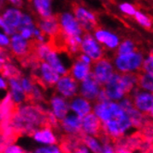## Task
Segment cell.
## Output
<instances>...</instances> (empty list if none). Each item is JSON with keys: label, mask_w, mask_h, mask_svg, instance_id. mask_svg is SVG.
Masks as SVG:
<instances>
[{"label": "cell", "mask_w": 153, "mask_h": 153, "mask_svg": "<svg viewBox=\"0 0 153 153\" xmlns=\"http://www.w3.org/2000/svg\"><path fill=\"white\" fill-rule=\"evenodd\" d=\"M10 124L18 134H33L36 130L49 124L48 111H44L42 108L37 105L18 107Z\"/></svg>", "instance_id": "6da1fadb"}, {"label": "cell", "mask_w": 153, "mask_h": 153, "mask_svg": "<svg viewBox=\"0 0 153 153\" xmlns=\"http://www.w3.org/2000/svg\"><path fill=\"white\" fill-rule=\"evenodd\" d=\"M35 71L33 80L43 87H52L56 85L60 78V74L47 61H41L33 67Z\"/></svg>", "instance_id": "7a4b0ae2"}, {"label": "cell", "mask_w": 153, "mask_h": 153, "mask_svg": "<svg viewBox=\"0 0 153 153\" xmlns=\"http://www.w3.org/2000/svg\"><path fill=\"white\" fill-rule=\"evenodd\" d=\"M143 62V55L136 51L117 55L114 59L115 67L121 73H133L134 71H137L142 67Z\"/></svg>", "instance_id": "3957f363"}, {"label": "cell", "mask_w": 153, "mask_h": 153, "mask_svg": "<svg viewBox=\"0 0 153 153\" xmlns=\"http://www.w3.org/2000/svg\"><path fill=\"white\" fill-rule=\"evenodd\" d=\"M104 89L111 100H121L130 94L123 75L114 73L111 79L105 84Z\"/></svg>", "instance_id": "277c9868"}, {"label": "cell", "mask_w": 153, "mask_h": 153, "mask_svg": "<svg viewBox=\"0 0 153 153\" xmlns=\"http://www.w3.org/2000/svg\"><path fill=\"white\" fill-rule=\"evenodd\" d=\"M22 15L23 14L17 8H8L4 12L0 20V25L6 34L12 36L16 33L21 24Z\"/></svg>", "instance_id": "5b68a950"}, {"label": "cell", "mask_w": 153, "mask_h": 153, "mask_svg": "<svg viewBox=\"0 0 153 153\" xmlns=\"http://www.w3.org/2000/svg\"><path fill=\"white\" fill-rule=\"evenodd\" d=\"M82 130L85 134H89L100 139L106 136L103 130L102 121L94 112H90L82 118Z\"/></svg>", "instance_id": "8992f818"}, {"label": "cell", "mask_w": 153, "mask_h": 153, "mask_svg": "<svg viewBox=\"0 0 153 153\" xmlns=\"http://www.w3.org/2000/svg\"><path fill=\"white\" fill-rule=\"evenodd\" d=\"M59 21L61 26L63 34L67 36H82L85 31L79 23L76 17L73 14L65 12L59 17Z\"/></svg>", "instance_id": "52a82bcc"}, {"label": "cell", "mask_w": 153, "mask_h": 153, "mask_svg": "<svg viewBox=\"0 0 153 153\" xmlns=\"http://www.w3.org/2000/svg\"><path fill=\"white\" fill-rule=\"evenodd\" d=\"M96 37L92 36L88 32L83 34V40L81 44V50L83 53L88 55L93 59V61H97L103 58L104 52L102 48L100 46V44Z\"/></svg>", "instance_id": "ba28073f"}, {"label": "cell", "mask_w": 153, "mask_h": 153, "mask_svg": "<svg viewBox=\"0 0 153 153\" xmlns=\"http://www.w3.org/2000/svg\"><path fill=\"white\" fill-rule=\"evenodd\" d=\"M102 85L98 82L94 74L91 71L83 82L80 86V94L82 97H85L90 101L97 100V96L100 94Z\"/></svg>", "instance_id": "9c48e42d"}, {"label": "cell", "mask_w": 153, "mask_h": 153, "mask_svg": "<svg viewBox=\"0 0 153 153\" xmlns=\"http://www.w3.org/2000/svg\"><path fill=\"white\" fill-rule=\"evenodd\" d=\"M12 54L19 59L23 60L32 53V41L25 39L21 33H15L10 40Z\"/></svg>", "instance_id": "30bf717a"}, {"label": "cell", "mask_w": 153, "mask_h": 153, "mask_svg": "<svg viewBox=\"0 0 153 153\" xmlns=\"http://www.w3.org/2000/svg\"><path fill=\"white\" fill-rule=\"evenodd\" d=\"M74 13L84 31H95L97 28V18L91 11L77 4H74Z\"/></svg>", "instance_id": "8fae6325"}, {"label": "cell", "mask_w": 153, "mask_h": 153, "mask_svg": "<svg viewBox=\"0 0 153 153\" xmlns=\"http://www.w3.org/2000/svg\"><path fill=\"white\" fill-rule=\"evenodd\" d=\"M78 81L70 74L61 75L56 85L57 91L66 98H71L76 96L78 91Z\"/></svg>", "instance_id": "7c38bea8"}, {"label": "cell", "mask_w": 153, "mask_h": 153, "mask_svg": "<svg viewBox=\"0 0 153 153\" xmlns=\"http://www.w3.org/2000/svg\"><path fill=\"white\" fill-rule=\"evenodd\" d=\"M93 74L102 85H105L113 75L114 71L111 61L107 59L102 58L101 59L94 62Z\"/></svg>", "instance_id": "4fadbf2b"}, {"label": "cell", "mask_w": 153, "mask_h": 153, "mask_svg": "<svg viewBox=\"0 0 153 153\" xmlns=\"http://www.w3.org/2000/svg\"><path fill=\"white\" fill-rule=\"evenodd\" d=\"M60 126L65 132L73 136H83L85 134L82 130V117L76 113L68 114L64 119L59 121Z\"/></svg>", "instance_id": "5bb4252c"}, {"label": "cell", "mask_w": 153, "mask_h": 153, "mask_svg": "<svg viewBox=\"0 0 153 153\" xmlns=\"http://www.w3.org/2000/svg\"><path fill=\"white\" fill-rule=\"evenodd\" d=\"M38 28L45 33L47 34L49 38H53L58 36L61 33V26L59 21V18L51 17L49 19H43L38 24Z\"/></svg>", "instance_id": "9a60e30c"}, {"label": "cell", "mask_w": 153, "mask_h": 153, "mask_svg": "<svg viewBox=\"0 0 153 153\" xmlns=\"http://www.w3.org/2000/svg\"><path fill=\"white\" fill-rule=\"evenodd\" d=\"M65 98L66 97L62 96H53L50 100L52 112L59 119V121L64 119L69 114V111L71 109L70 103L67 102Z\"/></svg>", "instance_id": "2e32d148"}, {"label": "cell", "mask_w": 153, "mask_h": 153, "mask_svg": "<svg viewBox=\"0 0 153 153\" xmlns=\"http://www.w3.org/2000/svg\"><path fill=\"white\" fill-rule=\"evenodd\" d=\"M134 105L144 114H148L153 109V94L149 92H137L134 94Z\"/></svg>", "instance_id": "e0dca14e"}, {"label": "cell", "mask_w": 153, "mask_h": 153, "mask_svg": "<svg viewBox=\"0 0 153 153\" xmlns=\"http://www.w3.org/2000/svg\"><path fill=\"white\" fill-rule=\"evenodd\" d=\"M95 37L100 44L104 45L109 49L117 48L120 45V40L117 35L100 28L95 30Z\"/></svg>", "instance_id": "ac0fdd59"}, {"label": "cell", "mask_w": 153, "mask_h": 153, "mask_svg": "<svg viewBox=\"0 0 153 153\" xmlns=\"http://www.w3.org/2000/svg\"><path fill=\"white\" fill-rule=\"evenodd\" d=\"M33 137L36 142L47 145H55L58 143L57 137L52 131V126L49 124L35 131L33 134Z\"/></svg>", "instance_id": "d6986e66"}, {"label": "cell", "mask_w": 153, "mask_h": 153, "mask_svg": "<svg viewBox=\"0 0 153 153\" xmlns=\"http://www.w3.org/2000/svg\"><path fill=\"white\" fill-rule=\"evenodd\" d=\"M71 110L80 117L85 116L92 111V107L90 104V100H86L84 97H76L70 102Z\"/></svg>", "instance_id": "ffe728a7"}, {"label": "cell", "mask_w": 153, "mask_h": 153, "mask_svg": "<svg viewBox=\"0 0 153 153\" xmlns=\"http://www.w3.org/2000/svg\"><path fill=\"white\" fill-rule=\"evenodd\" d=\"M91 65L85 63L82 60L78 59L75 61L69 71V74L76 79L78 82H83V81L91 74Z\"/></svg>", "instance_id": "44dd1931"}, {"label": "cell", "mask_w": 153, "mask_h": 153, "mask_svg": "<svg viewBox=\"0 0 153 153\" xmlns=\"http://www.w3.org/2000/svg\"><path fill=\"white\" fill-rule=\"evenodd\" d=\"M103 130L107 134V137H109L113 141L121 138L124 134L120 126V123L114 118L103 123Z\"/></svg>", "instance_id": "7402d4cb"}, {"label": "cell", "mask_w": 153, "mask_h": 153, "mask_svg": "<svg viewBox=\"0 0 153 153\" xmlns=\"http://www.w3.org/2000/svg\"><path fill=\"white\" fill-rule=\"evenodd\" d=\"M8 83H10V93L12 97V100L18 105L22 104L24 100H26V95L22 86L21 79L10 78L8 79Z\"/></svg>", "instance_id": "603a6c76"}, {"label": "cell", "mask_w": 153, "mask_h": 153, "mask_svg": "<svg viewBox=\"0 0 153 153\" xmlns=\"http://www.w3.org/2000/svg\"><path fill=\"white\" fill-rule=\"evenodd\" d=\"M45 61H47L48 63H49L60 75H65L69 74V71L66 69V67L63 64H62L59 57L58 56V51L54 48H52L50 52L48 54Z\"/></svg>", "instance_id": "cb8c5ba5"}, {"label": "cell", "mask_w": 153, "mask_h": 153, "mask_svg": "<svg viewBox=\"0 0 153 153\" xmlns=\"http://www.w3.org/2000/svg\"><path fill=\"white\" fill-rule=\"evenodd\" d=\"M94 113L100 118L102 123L112 119V113L110 107V101L97 102L94 107Z\"/></svg>", "instance_id": "d4e9b609"}, {"label": "cell", "mask_w": 153, "mask_h": 153, "mask_svg": "<svg viewBox=\"0 0 153 153\" xmlns=\"http://www.w3.org/2000/svg\"><path fill=\"white\" fill-rule=\"evenodd\" d=\"M33 6L42 19H49L53 17L50 0H33Z\"/></svg>", "instance_id": "484cf974"}, {"label": "cell", "mask_w": 153, "mask_h": 153, "mask_svg": "<svg viewBox=\"0 0 153 153\" xmlns=\"http://www.w3.org/2000/svg\"><path fill=\"white\" fill-rule=\"evenodd\" d=\"M1 73H2V76L7 79L10 78L22 79L21 71L10 63H6L5 62V64H1Z\"/></svg>", "instance_id": "4316f807"}, {"label": "cell", "mask_w": 153, "mask_h": 153, "mask_svg": "<svg viewBox=\"0 0 153 153\" xmlns=\"http://www.w3.org/2000/svg\"><path fill=\"white\" fill-rule=\"evenodd\" d=\"M82 140L92 152H102V146L98 140L95 138V137L89 136V134H83Z\"/></svg>", "instance_id": "83f0119b"}, {"label": "cell", "mask_w": 153, "mask_h": 153, "mask_svg": "<svg viewBox=\"0 0 153 153\" xmlns=\"http://www.w3.org/2000/svg\"><path fill=\"white\" fill-rule=\"evenodd\" d=\"M138 85L141 88L153 93V75L146 73L138 74Z\"/></svg>", "instance_id": "f1b7e54d"}, {"label": "cell", "mask_w": 153, "mask_h": 153, "mask_svg": "<svg viewBox=\"0 0 153 153\" xmlns=\"http://www.w3.org/2000/svg\"><path fill=\"white\" fill-rule=\"evenodd\" d=\"M21 84H22V86L24 90V93L26 95V100H28L33 94V91L34 89L35 85L33 84V81H32L29 78H26V77H22Z\"/></svg>", "instance_id": "f546056e"}, {"label": "cell", "mask_w": 153, "mask_h": 153, "mask_svg": "<svg viewBox=\"0 0 153 153\" xmlns=\"http://www.w3.org/2000/svg\"><path fill=\"white\" fill-rule=\"evenodd\" d=\"M136 49V46L133 41L131 40H125L121 43L117 49V55H123V54H127L134 52Z\"/></svg>", "instance_id": "4dcf8cb0"}, {"label": "cell", "mask_w": 153, "mask_h": 153, "mask_svg": "<svg viewBox=\"0 0 153 153\" xmlns=\"http://www.w3.org/2000/svg\"><path fill=\"white\" fill-rule=\"evenodd\" d=\"M134 19L137 20V22L141 25L143 26L144 28H147V29H150L151 26H152V22H151V20L149 18L143 14L142 12L140 11H137L136 14H134Z\"/></svg>", "instance_id": "1f68e13d"}, {"label": "cell", "mask_w": 153, "mask_h": 153, "mask_svg": "<svg viewBox=\"0 0 153 153\" xmlns=\"http://www.w3.org/2000/svg\"><path fill=\"white\" fill-rule=\"evenodd\" d=\"M142 70L144 73L153 75V52L149 54V56L146 59H144Z\"/></svg>", "instance_id": "d6a6232c"}, {"label": "cell", "mask_w": 153, "mask_h": 153, "mask_svg": "<svg viewBox=\"0 0 153 153\" xmlns=\"http://www.w3.org/2000/svg\"><path fill=\"white\" fill-rule=\"evenodd\" d=\"M23 28H30V29H33V30L35 29V27L33 25V21L31 19V17L28 16V15H22V22H21L19 28H18V31L20 32Z\"/></svg>", "instance_id": "836d02e7"}, {"label": "cell", "mask_w": 153, "mask_h": 153, "mask_svg": "<svg viewBox=\"0 0 153 153\" xmlns=\"http://www.w3.org/2000/svg\"><path fill=\"white\" fill-rule=\"evenodd\" d=\"M36 153H59L62 152L60 147H57L55 145H48V147L45 148H39L35 150Z\"/></svg>", "instance_id": "e575fe53"}, {"label": "cell", "mask_w": 153, "mask_h": 153, "mask_svg": "<svg viewBox=\"0 0 153 153\" xmlns=\"http://www.w3.org/2000/svg\"><path fill=\"white\" fill-rule=\"evenodd\" d=\"M120 10L129 16H134L136 14L137 10H136V7H134L133 5L129 4V3H123V4H121L120 5Z\"/></svg>", "instance_id": "d590c367"}, {"label": "cell", "mask_w": 153, "mask_h": 153, "mask_svg": "<svg viewBox=\"0 0 153 153\" xmlns=\"http://www.w3.org/2000/svg\"><path fill=\"white\" fill-rule=\"evenodd\" d=\"M5 152L6 153H23L25 151L21 147L10 144V145H7L5 148Z\"/></svg>", "instance_id": "8d00e7d4"}, {"label": "cell", "mask_w": 153, "mask_h": 153, "mask_svg": "<svg viewBox=\"0 0 153 153\" xmlns=\"http://www.w3.org/2000/svg\"><path fill=\"white\" fill-rule=\"evenodd\" d=\"M33 29H30V28H23L20 31L22 36L25 39H30L33 36Z\"/></svg>", "instance_id": "74e56055"}, {"label": "cell", "mask_w": 153, "mask_h": 153, "mask_svg": "<svg viewBox=\"0 0 153 153\" xmlns=\"http://www.w3.org/2000/svg\"><path fill=\"white\" fill-rule=\"evenodd\" d=\"M11 41H10V38L7 37V34H4V33H1L0 34V45H1V47H7L8 45H10Z\"/></svg>", "instance_id": "f35d334b"}, {"label": "cell", "mask_w": 153, "mask_h": 153, "mask_svg": "<svg viewBox=\"0 0 153 153\" xmlns=\"http://www.w3.org/2000/svg\"><path fill=\"white\" fill-rule=\"evenodd\" d=\"M114 149L111 147V145L110 144V141H106L103 142V146H102V152L104 153H111L114 152Z\"/></svg>", "instance_id": "ab89813d"}, {"label": "cell", "mask_w": 153, "mask_h": 153, "mask_svg": "<svg viewBox=\"0 0 153 153\" xmlns=\"http://www.w3.org/2000/svg\"><path fill=\"white\" fill-rule=\"evenodd\" d=\"M78 59L82 60L83 62H85V63H87V64H90V65H91V63L93 62V59L85 53L84 54H80L79 57H78Z\"/></svg>", "instance_id": "60d3db41"}, {"label": "cell", "mask_w": 153, "mask_h": 153, "mask_svg": "<svg viewBox=\"0 0 153 153\" xmlns=\"http://www.w3.org/2000/svg\"><path fill=\"white\" fill-rule=\"evenodd\" d=\"M0 87H1V89H7V82L4 80V78H3V76L1 77V79H0Z\"/></svg>", "instance_id": "b9f144b4"}, {"label": "cell", "mask_w": 153, "mask_h": 153, "mask_svg": "<svg viewBox=\"0 0 153 153\" xmlns=\"http://www.w3.org/2000/svg\"><path fill=\"white\" fill-rule=\"evenodd\" d=\"M10 1L13 5H15V6H17V7L22 6V0H10Z\"/></svg>", "instance_id": "7bdbcfd3"}, {"label": "cell", "mask_w": 153, "mask_h": 153, "mask_svg": "<svg viewBox=\"0 0 153 153\" xmlns=\"http://www.w3.org/2000/svg\"><path fill=\"white\" fill-rule=\"evenodd\" d=\"M149 114H150V116H151V118L153 119V109L151 110V111L149 112Z\"/></svg>", "instance_id": "ee69618b"}]
</instances>
